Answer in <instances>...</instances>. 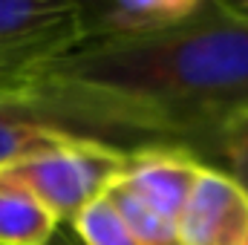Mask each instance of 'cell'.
<instances>
[{
  "label": "cell",
  "instance_id": "4",
  "mask_svg": "<svg viewBox=\"0 0 248 245\" xmlns=\"http://www.w3.org/2000/svg\"><path fill=\"white\" fill-rule=\"evenodd\" d=\"M205 162L182 147H141L127 153L119 184L127 187L144 208L179 225Z\"/></svg>",
  "mask_w": 248,
  "mask_h": 245
},
{
  "label": "cell",
  "instance_id": "7",
  "mask_svg": "<svg viewBox=\"0 0 248 245\" xmlns=\"http://www.w3.org/2000/svg\"><path fill=\"white\" fill-rule=\"evenodd\" d=\"M110 199V205L119 211L124 225L133 231V237L141 245H179V225L162 219L159 214H153L150 208H144L127 187L119 184V179L107 187L104 193Z\"/></svg>",
  "mask_w": 248,
  "mask_h": 245
},
{
  "label": "cell",
  "instance_id": "6",
  "mask_svg": "<svg viewBox=\"0 0 248 245\" xmlns=\"http://www.w3.org/2000/svg\"><path fill=\"white\" fill-rule=\"evenodd\" d=\"M61 222L23 184L0 176V245H49Z\"/></svg>",
  "mask_w": 248,
  "mask_h": 245
},
{
  "label": "cell",
  "instance_id": "9",
  "mask_svg": "<svg viewBox=\"0 0 248 245\" xmlns=\"http://www.w3.org/2000/svg\"><path fill=\"white\" fill-rule=\"evenodd\" d=\"M214 156L222 162L219 170H225L248 193V113L219 133Z\"/></svg>",
  "mask_w": 248,
  "mask_h": 245
},
{
  "label": "cell",
  "instance_id": "8",
  "mask_svg": "<svg viewBox=\"0 0 248 245\" xmlns=\"http://www.w3.org/2000/svg\"><path fill=\"white\" fill-rule=\"evenodd\" d=\"M75 240L81 245H141L133 231L124 225L119 211L110 205L107 196L90 202L72 222H69Z\"/></svg>",
  "mask_w": 248,
  "mask_h": 245
},
{
  "label": "cell",
  "instance_id": "10",
  "mask_svg": "<svg viewBox=\"0 0 248 245\" xmlns=\"http://www.w3.org/2000/svg\"><path fill=\"white\" fill-rule=\"evenodd\" d=\"M217 9H222L225 15L231 17H240V20H248V0H211Z\"/></svg>",
  "mask_w": 248,
  "mask_h": 245
},
{
  "label": "cell",
  "instance_id": "12",
  "mask_svg": "<svg viewBox=\"0 0 248 245\" xmlns=\"http://www.w3.org/2000/svg\"><path fill=\"white\" fill-rule=\"evenodd\" d=\"M49 245H81V243L75 240V234H72V228H69V225H61V228H58V234L49 240Z\"/></svg>",
  "mask_w": 248,
  "mask_h": 245
},
{
  "label": "cell",
  "instance_id": "1",
  "mask_svg": "<svg viewBox=\"0 0 248 245\" xmlns=\"http://www.w3.org/2000/svg\"><path fill=\"white\" fill-rule=\"evenodd\" d=\"M52 72L84 92L133 150H217L248 113V20L211 0L190 17L122 38L78 44Z\"/></svg>",
  "mask_w": 248,
  "mask_h": 245
},
{
  "label": "cell",
  "instance_id": "11",
  "mask_svg": "<svg viewBox=\"0 0 248 245\" xmlns=\"http://www.w3.org/2000/svg\"><path fill=\"white\" fill-rule=\"evenodd\" d=\"M69 3L78 9V15H81V23H84V20H87L90 15H95V12H98V9H101L107 0H69Z\"/></svg>",
  "mask_w": 248,
  "mask_h": 245
},
{
  "label": "cell",
  "instance_id": "3",
  "mask_svg": "<svg viewBox=\"0 0 248 245\" xmlns=\"http://www.w3.org/2000/svg\"><path fill=\"white\" fill-rule=\"evenodd\" d=\"M84 41L69 0H0V92L44 78Z\"/></svg>",
  "mask_w": 248,
  "mask_h": 245
},
{
  "label": "cell",
  "instance_id": "5",
  "mask_svg": "<svg viewBox=\"0 0 248 245\" xmlns=\"http://www.w3.org/2000/svg\"><path fill=\"white\" fill-rule=\"evenodd\" d=\"M248 193L225 170L205 165L179 219V245H243Z\"/></svg>",
  "mask_w": 248,
  "mask_h": 245
},
{
  "label": "cell",
  "instance_id": "13",
  "mask_svg": "<svg viewBox=\"0 0 248 245\" xmlns=\"http://www.w3.org/2000/svg\"><path fill=\"white\" fill-rule=\"evenodd\" d=\"M243 245H248V237H246V243H243Z\"/></svg>",
  "mask_w": 248,
  "mask_h": 245
},
{
  "label": "cell",
  "instance_id": "2",
  "mask_svg": "<svg viewBox=\"0 0 248 245\" xmlns=\"http://www.w3.org/2000/svg\"><path fill=\"white\" fill-rule=\"evenodd\" d=\"M124 162L127 153L119 147L75 138L0 168V176L23 184L61 225H69L90 202L107 193V187L122 176Z\"/></svg>",
  "mask_w": 248,
  "mask_h": 245
}]
</instances>
